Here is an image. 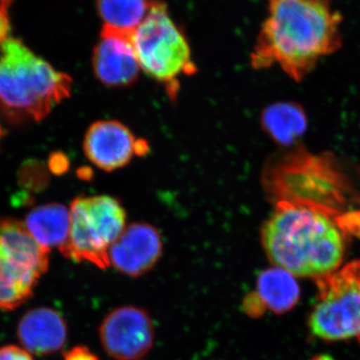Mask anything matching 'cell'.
<instances>
[{
  "instance_id": "cell-10",
  "label": "cell",
  "mask_w": 360,
  "mask_h": 360,
  "mask_svg": "<svg viewBox=\"0 0 360 360\" xmlns=\"http://www.w3.org/2000/svg\"><path fill=\"white\" fill-rule=\"evenodd\" d=\"M162 252L160 231L153 225L127 226L110 250V265L131 277L143 276L158 264Z\"/></svg>"
},
{
  "instance_id": "cell-21",
  "label": "cell",
  "mask_w": 360,
  "mask_h": 360,
  "mask_svg": "<svg viewBox=\"0 0 360 360\" xmlns=\"http://www.w3.org/2000/svg\"><path fill=\"white\" fill-rule=\"evenodd\" d=\"M70 162L63 153H52L49 160V169L54 174H63L68 172Z\"/></svg>"
},
{
  "instance_id": "cell-20",
  "label": "cell",
  "mask_w": 360,
  "mask_h": 360,
  "mask_svg": "<svg viewBox=\"0 0 360 360\" xmlns=\"http://www.w3.org/2000/svg\"><path fill=\"white\" fill-rule=\"evenodd\" d=\"M0 360H34L27 350L16 345L0 347Z\"/></svg>"
},
{
  "instance_id": "cell-16",
  "label": "cell",
  "mask_w": 360,
  "mask_h": 360,
  "mask_svg": "<svg viewBox=\"0 0 360 360\" xmlns=\"http://www.w3.org/2000/svg\"><path fill=\"white\" fill-rule=\"evenodd\" d=\"M39 279L21 269L0 245V309L20 307L32 295Z\"/></svg>"
},
{
  "instance_id": "cell-3",
  "label": "cell",
  "mask_w": 360,
  "mask_h": 360,
  "mask_svg": "<svg viewBox=\"0 0 360 360\" xmlns=\"http://www.w3.org/2000/svg\"><path fill=\"white\" fill-rule=\"evenodd\" d=\"M72 79L54 70L20 39L0 45V108L13 120H44L70 96Z\"/></svg>"
},
{
  "instance_id": "cell-19",
  "label": "cell",
  "mask_w": 360,
  "mask_h": 360,
  "mask_svg": "<svg viewBox=\"0 0 360 360\" xmlns=\"http://www.w3.org/2000/svg\"><path fill=\"white\" fill-rule=\"evenodd\" d=\"M13 0H0V45L9 39L11 25L8 9Z\"/></svg>"
},
{
  "instance_id": "cell-18",
  "label": "cell",
  "mask_w": 360,
  "mask_h": 360,
  "mask_svg": "<svg viewBox=\"0 0 360 360\" xmlns=\"http://www.w3.org/2000/svg\"><path fill=\"white\" fill-rule=\"evenodd\" d=\"M18 181L25 189L37 193L49 184V172L39 161L30 160L20 168Z\"/></svg>"
},
{
  "instance_id": "cell-22",
  "label": "cell",
  "mask_w": 360,
  "mask_h": 360,
  "mask_svg": "<svg viewBox=\"0 0 360 360\" xmlns=\"http://www.w3.org/2000/svg\"><path fill=\"white\" fill-rule=\"evenodd\" d=\"M63 360H99L94 352L85 347H75L63 355Z\"/></svg>"
},
{
  "instance_id": "cell-5",
  "label": "cell",
  "mask_w": 360,
  "mask_h": 360,
  "mask_svg": "<svg viewBox=\"0 0 360 360\" xmlns=\"http://www.w3.org/2000/svg\"><path fill=\"white\" fill-rule=\"evenodd\" d=\"M127 212L112 196L78 198L71 203L70 231L60 252L73 262L110 266V250L127 229Z\"/></svg>"
},
{
  "instance_id": "cell-8",
  "label": "cell",
  "mask_w": 360,
  "mask_h": 360,
  "mask_svg": "<svg viewBox=\"0 0 360 360\" xmlns=\"http://www.w3.org/2000/svg\"><path fill=\"white\" fill-rule=\"evenodd\" d=\"M85 155L90 162L104 172L127 167L135 155L148 153V146L136 139L129 127L115 120L94 122L84 141Z\"/></svg>"
},
{
  "instance_id": "cell-14",
  "label": "cell",
  "mask_w": 360,
  "mask_h": 360,
  "mask_svg": "<svg viewBox=\"0 0 360 360\" xmlns=\"http://www.w3.org/2000/svg\"><path fill=\"white\" fill-rule=\"evenodd\" d=\"M25 225L30 236L47 250H60L70 231V210L58 203L34 208L26 217Z\"/></svg>"
},
{
  "instance_id": "cell-7",
  "label": "cell",
  "mask_w": 360,
  "mask_h": 360,
  "mask_svg": "<svg viewBox=\"0 0 360 360\" xmlns=\"http://www.w3.org/2000/svg\"><path fill=\"white\" fill-rule=\"evenodd\" d=\"M106 354L116 360H137L148 354L155 328L148 312L134 305L118 307L106 315L99 328Z\"/></svg>"
},
{
  "instance_id": "cell-2",
  "label": "cell",
  "mask_w": 360,
  "mask_h": 360,
  "mask_svg": "<svg viewBox=\"0 0 360 360\" xmlns=\"http://www.w3.org/2000/svg\"><path fill=\"white\" fill-rule=\"evenodd\" d=\"M335 214L302 203L276 202L262 231L270 262L296 277L315 281L340 269L347 240Z\"/></svg>"
},
{
  "instance_id": "cell-4",
  "label": "cell",
  "mask_w": 360,
  "mask_h": 360,
  "mask_svg": "<svg viewBox=\"0 0 360 360\" xmlns=\"http://www.w3.org/2000/svg\"><path fill=\"white\" fill-rule=\"evenodd\" d=\"M141 70L167 86L169 96H176L181 75L196 72L186 35L175 25L167 4L156 0L146 20L132 34Z\"/></svg>"
},
{
  "instance_id": "cell-1",
  "label": "cell",
  "mask_w": 360,
  "mask_h": 360,
  "mask_svg": "<svg viewBox=\"0 0 360 360\" xmlns=\"http://www.w3.org/2000/svg\"><path fill=\"white\" fill-rule=\"evenodd\" d=\"M342 16L333 0H269V16L251 53L257 70L277 65L302 80L342 44Z\"/></svg>"
},
{
  "instance_id": "cell-9",
  "label": "cell",
  "mask_w": 360,
  "mask_h": 360,
  "mask_svg": "<svg viewBox=\"0 0 360 360\" xmlns=\"http://www.w3.org/2000/svg\"><path fill=\"white\" fill-rule=\"evenodd\" d=\"M97 79L108 87H125L139 78L141 66L132 44V35L101 28V39L92 56Z\"/></svg>"
},
{
  "instance_id": "cell-23",
  "label": "cell",
  "mask_w": 360,
  "mask_h": 360,
  "mask_svg": "<svg viewBox=\"0 0 360 360\" xmlns=\"http://www.w3.org/2000/svg\"><path fill=\"white\" fill-rule=\"evenodd\" d=\"M1 132H2L1 127H0V136H1Z\"/></svg>"
},
{
  "instance_id": "cell-12",
  "label": "cell",
  "mask_w": 360,
  "mask_h": 360,
  "mask_svg": "<svg viewBox=\"0 0 360 360\" xmlns=\"http://www.w3.org/2000/svg\"><path fill=\"white\" fill-rule=\"evenodd\" d=\"M0 245L25 271L40 279L49 266V250L37 243L25 224L0 219Z\"/></svg>"
},
{
  "instance_id": "cell-17",
  "label": "cell",
  "mask_w": 360,
  "mask_h": 360,
  "mask_svg": "<svg viewBox=\"0 0 360 360\" xmlns=\"http://www.w3.org/2000/svg\"><path fill=\"white\" fill-rule=\"evenodd\" d=\"M267 134L281 144H290L304 131L307 120L297 106L290 103L270 105L262 115Z\"/></svg>"
},
{
  "instance_id": "cell-13",
  "label": "cell",
  "mask_w": 360,
  "mask_h": 360,
  "mask_svg": "<svg viewBox=\"0 0 360 360\" xmlns=\"http://www.w3.org/2000/svg\"><path fill=\"white\" fill-rule=\"evenodd\" d=\"M300 290L296 276L281 267H270L257 276V291L253 302L259 309H269L274 314L290 311L297 303Z\"/></svg>"
},
{
  "instance_id": "cell-15",
  "label": "cell",
  "mask_w": 360,
  "mask_h": 360,
  "mask_svg": "<svg viewBox=\"0 0 360 360\" xmlns=\"http://www.w3.org/2000/svg\"><path fill=\"white\" fill-rule=\"evenodd\" d=\"M156 0H96L103 28L132 35L146 20Z\"/></svg>"
},
{
  "instance_id": "cell-11",
  "label": "cell",
  "mask_w": 360,
  "mask_h": 360,
  "mask_svg": "<svg viewBox=\"0 0 360 360\" xmlns=\"http://www.w3.org/2000/svg\"><path fill=\"white\" fill-rule=\"evenodd\" d=\"M21 345L30 354H54L63 347L68 338L65 319L56 310L39 307L23 315L18 326Z\"/></svg>"
},
{
  "instance_id": "cell-6",
  "label": "cell",
  "mask_w": 360,
  "mask_h": 360,
  "mask_svg": "<svg viewBox=\"0 0 360 360\" xmlns=\"http://www.w3.org/2000/svg\"><path fill=\"white\" fill-rule=\"evenodd\" d=\"M316 283L319 293L309 321L312 335L324 340L360 342V260Z\"/></svg>"
}]
</instances>
